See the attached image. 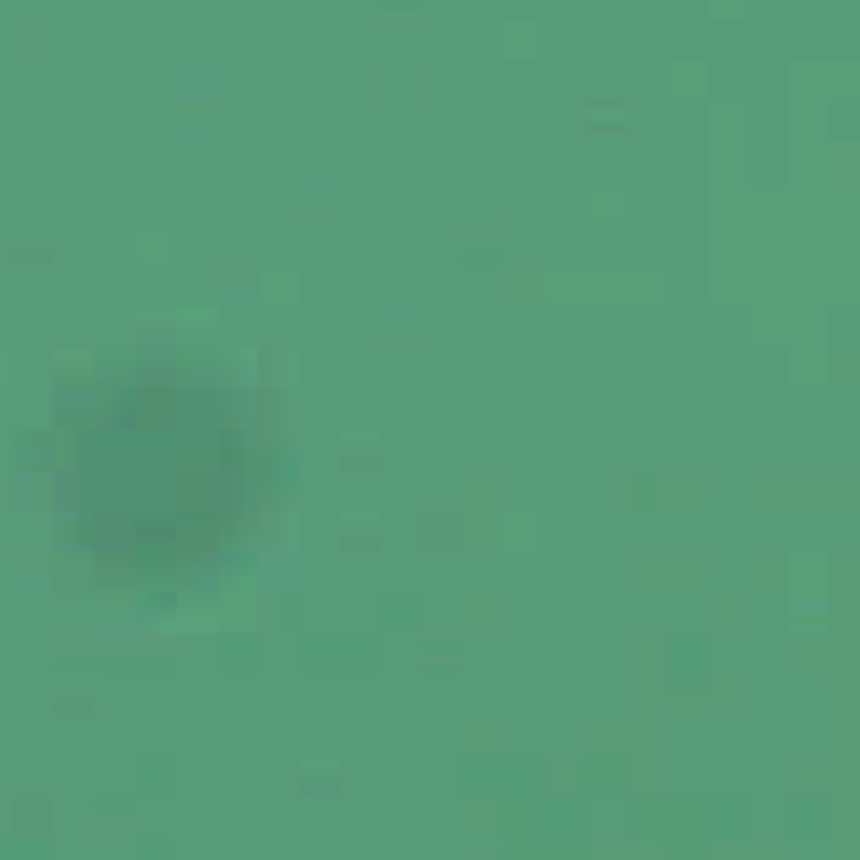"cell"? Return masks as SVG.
Segmentation results:
<instances>
[{
    "label": "cell",
    "instance_id": "2",
    "mask_svg": "<svg viewBox=\"0 0 860 860\" xmlns=\"http://www.w3.org/2000/svg\"><path fill=\"white\" fill-rule=\"evenodd\" d=\"M11 56H21V61H51V51H56V31L51 25H41V21H21V25H11Z\"/></svg>",
    "mask_w": 860,
    "mask_h": 860
},
{
    "label": "cell",
    "instance_id": "4",
    "mask_svg": "<svg viewBox=\"0 0 860 860\" xmlns=\"http://www.w3.org/2000/svg\"><path fill=\"white\" fill-rule=\"evenodd\" d=\"M380 15H426V0H380Z\"/></svg>",
    "mask_w": 860,
    "mask_h": 860
},
{
    "label": "cell",
    "instance_id": "1",
    "mask_svg": "<svg viewBox=\"0 0 860 860\" xmlns=\"http://www.w3.org/2000/svg\"><path fill=\"white\" fill-rule=\"evenodd\" d=\"M172 96H178L182 107H188V102H208V107H213L218 66H213V61H182L178 72H172Z\"/></svg>",
    "mask_w": 860,
    "mask_h": 860
},
{
    "label": "cell",
    "instance_id": "3",
    "mask_svg": "<svg viewBox=\"0 0 860 860\" xmlns=\"http://www.w3.org/2000/svg\"><path fill=\"white\" fill-rule=\"evenodd\" d=\"M380 92L385 96H420V66H406V61H395V66H385L380 72Z\"/></svg>",
    "mask_w": 860,
    "mask_h": 860
}]
</instances>
